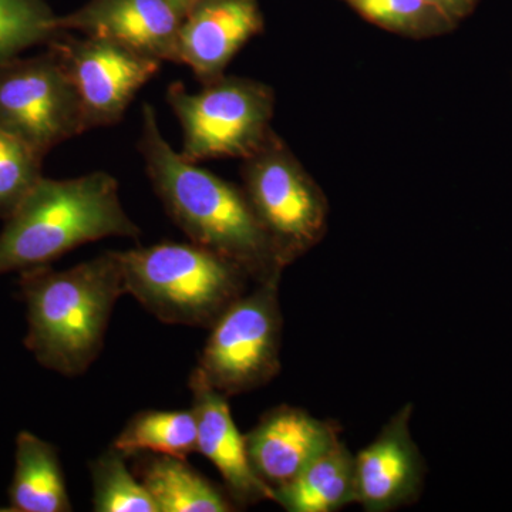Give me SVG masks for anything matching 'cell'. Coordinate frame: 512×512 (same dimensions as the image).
Here are the masks:
<instances>
[{
  "instance_id": "1",
  "label": "cell",
  "mask_w": 512,
  "mask_h": 512,
  "mask_svg": "<svg viewBox=\"0 0 512 512\" xmlns=\"http://www.w3.org/2000/svg\"><path fill=\"white\" fill-rule=\"evenodd\" d=\"M138 150L165 211L191 242L234 262L255 284L282 276L285 268L242 187L185 160L147 103Z\"/></svg>"
},
{
  "instance_id": "2",
  "label": "cell",
  "mask_w": 512,
  "mask_h": 512,
  "mask_svg": "<svg viewBox=\"0 0 512 512\" xmlns=\"http://www.w3.org/2000/svg\"><path fill=\"white\" fill-rule=\"evenodd\" d=\"M18 284L28 311L26 349L46 369L83 375L103 350L114 306L126 295L119 251L66 271L25 269Z\"/></svg>"
},
{
  "instance_id": "3",
  "label": "cell",
  "mask_w": 512,
  "mask_h": 512,
  "mask_svg": "<svg viewBox=\"0 0 512 512\" xmlns=\"http://www.w3.org/2000/svg\"><path fill=\"white\" fill-rule=\"evenodd\" d=\"M119 183L104 171L52 180L43 177L0 234V275L50 265L67 252L110 237L137 238Z\"/></svg>"
},
{
  "instance_id": "4",
  "label": "cell",
  "mask_w": 512,
  "mask_h": 512,
  "mask_svg": "<svg viewBox=\"0 0 512 512\" xmlns=\"http://www.w3.org/2000/svg\"><path fill=\"white\" fill-rule=\"evenodd\" d=\"M126 293L170 325L211 328L247 289L249 276L194 242H160L119 251Z\"/></svg>"
},
{
  "instance_id": "5",
  "label": "cell",
  "mask_w": 512,
  "mask_h": 512,
  "mask_svg": "<svg viewBox=\"0 0 512 512\" xmlns=\"http://www.w3.org/2000/svg\"><path fill=\"white\" fill-rule=\"evenodd\" d=\"M167 101L183 128L181 156L191 163L255 154L275 133V94L244 77L222 76L190 93L181 82L168 87Z\"/></svg>"
},
{
  "instance_id": "6",
  "label": "cell",
  "mask_w": 512,
  "mask_h": 512,
  "mask_svg": "<svg viewBox=\"0 0 512 512\" xmlns=\"http://www.w3.org/2000/svg\"><path fill=\"white\" fill-rule=\"evenodd\" d=\"M242 161V190L288 268L322 241L329 214L325 194L275 133Z\"/></svg>"
},
{
  "instance_id": "7",
  "label": "cell",
  "mask_w": 512,
  "mask_h": 512,
  "mask_svg": "<svg viewBox=\"0 0 512 512\" xmlns=\"http://www.w3.org/2000/svg\"><path fill=\"white\" fill-rule=\"evenodd\" d=\"M281 278L242 293L212 323L197 370L227 397L259 389L281 372Z\"/></svg>"
},
{
  "instance_id": "8",
  "label": "cell",
  "mask_w": 512,
  "mask_h": 512,
  "mask_svg": "<svg viewBox=\"0 0 512 512\" xmlns=\"http://www.w3.org/2000/svg\"><path fill=\"white\" fill-rule=\"evenodd\" d=\"M0 127L42 156L89 131L72 80L52 50L0 64Z\"/></svg>"
},
{
  "instance_id": "9",
  "label": "cell",
  "mask_w": 512,
  "mask_h": 512,
  "mask_svg": "<svg viewBox=\"0 0 512 512\" xmlns=\"http://www.w3.org/2000/svg\"><path fill=\"white\" fill-rule=\"evenodd\" d=\"M46 47L72 80L89 130L123 120L134 97L161 69L158 60L106 37L64 32Z\"/></svg>"
},
{
  "instance_id": "10",
  "label": "cell",
  "mask_w": 512,
  "mask_h": 512,
  "mask_svg": "<svg viewBox=\"0 0 512 512\" xmlns=\"http://www.w3.org/2000/svg\"><path fill=\"white\" fill-rule=\"evenodd\" d=\"M412 416L413 404H406L355 454L357 504L367 512L399 510L420 498L427 468L410 430Z\"/></svg>"
},
{
  "instance_id": "11",
  "label": "cell",
  "mask_w": 512,
  "mask_h": 512,
  "mask_svg": "<svg viewBox=\"0 0 512 512\" xmlns=\"http://www.w3.org/2000/svg\"><path fill=\"white\" fill-rule=\"evenodd\" d=\"M187 12L180 0H89L59 22L64 32L106 37L163 63L174 62Z\"/></svg>"
},
{
  "instance_id": "12",
  "label": "cell",
  "mask_w": 512,
  "mask_h": 512,
  "mask_svg": "<svg viewBox=\"0 0 512 512\" xmlns=\"http://www.w3.org/2000/svg\"><path fill=\"white\" fill-rule=\"evenodd\" d=\"M264 28L258 0H197L178 32L174 63L190 67L202 84L214 82Z\"/></svg>"
},
{
  "instance_id": "13",
  "label": "cell",
  "mask_w": 512,
  "mask_h": 512,
  "mask_svg": "<svg viewBox=\"0 0 512 512\" xmlns=\"http://www.w3.org/2000/svg\"><path fill=\"white\" fill-rule=\"evenodd\" d=\"M192 413L197 420V453L217 468L237 507L274 501V490L255 473L247 440L232 417L228 397L211 386L197 367L191 372Z\"/></svg>"
},
{
  "instance_id": "14",
  "label": "cell",
  "mask_w": 512,
  "mask_h": 512,
  "mask_svg": "<svg viewBox=\"0 0 512 512\" xmlns=\"http://www.w3.org/2000/svg\"><path fill=\"white\" fill-rule=\"evenodd\" d=\"M245 440L255 473L275 490L298 476L340 437L339 426L333 421L319 420L306 410L282 404L268 410L245 434Z\"/></svg>"
},
{
  "instance_id": "15",
  "label": "cell",
  "mask_w": 512,
  "mask_h": 512,
  "mask_svg": "<svg viewBox=\"0 0 512 512\" xmlns=\"http://www.w3.org/2000/svg\"><path fill=\"white\" fill-rule=\"evenodd\" d=\"M274 501L288 512H335L357 504L355 456L339 440L275 488Z\"/></svg>"
},
{
  "instance_id": "16",
  "label": "cell",
  "mask_w": 512,
  "mask_h": 512,
  "mask_svg": "<svg viewBox=\"0 0 512 512\" xmlns=\"http://www.w3.org/2000/svg\"><path fill=\"white\" fill-rule=\"evenodd\" d=\"M137 477L147 488L158 512H232L237 504L183 458L151 454L140 458Z\"/></svg>"
},
{
  "instance_id": "17",
  "label": "cell",
  "mask_w": 512,
  "mask_h": 512,
  "mask_svg": "<svg viewBox=\"0 0 512 512\" xmlns=\"http://www.w3.org/2000/svg\"><path fill=\"white\" fill-rule=\"evenodd\" d=\"M15 474L9 487V511L70 512L73 510L59 453L53 444L30 431L16 437Z\"/></svg>"
},
{
  "instance_id": "18",
  "label": "cell",
  "mask_w": 512,
  "mask_h": 512,
  "mask_svg": "<svg viewBox=\"0 0 512 512\" xmlns=\"http://www.w3.org/2000/svg\"><path fill=\"white\" fill-rule=\"evenodd\" d=\"M197 420L192 410H144L134 414L111 447L128 458L141 453L187 460L197 453Z\"/></svg>"
},
{
  "instance_id": "19",
  "label": "cell",
  "mask_w": 512,
  "mask_h": 512,
  "mask_svg": "<svg viewBox=\"0 0 512 512\" xmlns=\"http://www.w3.org/2000/svg\"><path fill=\"white\" fill-rule=\"evenodd\" d=\"M127 458L126 454L111 447L90 463L94 511L158 512L140 478L128 470Z\"/></svg>"
},
{
  "instance_id": "20",
  "label": "cell",
  "mask_w": 512,
  "mask_h": 512,
  "mask_svg": "<svg viewBox=\"0 0 512 512\" xmlns=\"http://www.w3.org/2000/svg\"><path fill=\"white\" fill-rule=\"evenodd\" d=\"M59 18L45 0H0V64L62 35Z\"/></svg>"
},
{
  "instance_id": "21",
  "label": "cell",
  "mask_w": 512,
  "mask_h": 512,
  "mask_svg": "<svg viewBox=\"0 0 512 512\" xmlns=\"http://www.w3.org/2000/svg\"><path fill=\"white\" fill-rule=\"evenodd\" d=\"M367 22L409 37L444 35L456 28L427 0H346Z\"/></svg>"
},
{
  "instance_id": "22",
  "label": "cell",
  "mask_w": 512,
  "mask_h": 512,
  "mask_svg": "<svg viewBox=\"0 0 512 512\" xmlns=\"http://www.w3.org/2000/svg\"><path fill=\"white\" fill-rule=\"evenodd\" d=\"M45 156L0 127V220L6 221L42 180Z\"/></svg>"
},
{
  "instance_id": "23",
  "label": "cell",
  "mask_w": 512,
  "mask_h": 512,
  "mask_svg": "<svg viewBox=\"0 0 512 512\" xmlns=\"http://www.w3.org/2000/svg\"><path fill=\"white\" fill-rule=\"evenodd\" d=\"M427 2L457 26L461 20L474 12L480 0H427Z\"/></svg>"
},
{
  "instance_id": "24",
  "label": "cell",
  "mask_w": 512,
  "mask_h": 512,
  "mask_svg": "<svg viewBox=\"0 0 512 512\" xmlns=\"http://www.w3.org/2000/svg\"><path fill=\"white\" fill-rule=\"evenodd\" d=\"M183 5L187 6L188 9L191 8L192 3L197 2V0H180Z\"/></svg>"
}]
</instances>
